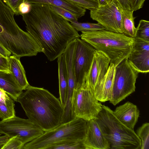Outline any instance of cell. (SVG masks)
Segmentation results:
<instances>
[{
	"label": "cell",
	"mask_w": 149,
	"mask_h": 149,
	"mask_svg": "<svg viewBox=\"0 0 149 149\" xmlns=\"http://www.w3.org/2000/svg\"><path fill=\"white\" fill-rule=\"evenodd\" d=\"M84 143L86 149H110L109 144L95 119L87 121Z\"/></svg>",
	"instance_id": "4fadbf2b"
},
{
	"label": "cell",
	"mask_w": 149,
	"mask_h": 149,
	"mask_svg": "<svg viewBox=\"0 0 149 149\" xmlns=\"http://www.w3.org/2000/svg\"><path fill=\"white\" fill-rule=\"evenodd\" d=\"M73 27L78 32L93 31L105 30V28L98 23L79 22L77 21L70 22Z\"/></svg>",
	"instance_id": "603a6c76"
},
{
	"label": "cell",
	"mask_w": 149,
	"mask_h": 149,
	"mask_svg": "<svg viewBox=\"0 0 149 149\" xmlns=\"http://www.w3.org/2000/svg\"><path fill=\"white\" fill-rule=\"evenodd\" d=\"M134 11L122 8L121 13V24L123 33L126 36L135 38L136 36V28L134 24L133 16Z\"/></svg>",
	"instance_id": "44dd1931"
},
{
	"label": "cell",
	"mask_w": 149,
	"mask_h": 149,
	"mask_svg": "<svg viewBox=\"0 0 149 149\" xmlns=\"http://www.w3.org/2000/svg\"><path fill=\"white\" fill-rule=\"evenodd\" d=\"M115 68L112 92L109 100L114 106L135 91L139 73L131 65L127 58L123 61Z\"/></svg>",
	"instance_id": "52a82bcc"
},
{
	"label": "cell",
	"mask_w": 149,
	"mask_h": 149,
	"mask_svg": "<svg viewBox=\"0 0 149 149\" xmlns=\"http://www.w3.org/2000/svg\"><path fill=\"white\" fill-rule=\"evenodd\" d=\"M110 61L109 58L104 53L95 50L85 79V83L93 91L106 74Z\"/></svg>",
	"instance_id": "8fae6325"
},
{
	"label": "cell",
	"mask_w": 149,
	"mask_h": 149,
	"mask_svg": "<svg viewBox=\"0 0 149 149\" xmlns=\"http://www.w3.org/2000/svg\"><path fill=\"white\" fill-rule=\"evenodd\" d=\"M0 71L10 73L9 67V57H6L0 54Z\"/></svg>",
	"instance_id": "f546056e"
},
{
	"label": "cell",
	"mask_w": 149,
	"mask_h": 149,
	"mask_svg": "<svg viewBox=\"0 0 149 149\" xmlns=\"http://www.w3.org/2000/svg\"><path fill=\"white\" fill-rule=\"evenodd\" d=\"M75 5L91 10L98 7L95 0H68Z\"/></svg>",
	"instance_id": "4316f807"
},
{
	"label": "cell",
	"mask_w": 149,
	"mask_h": 149,
	"mask_svg": "<svg viewBox=\"0 0 149 149\" xmlns=\"http://www.w3.org/2000/svg\"><path fill=\"white\" fill-rule=\"evenodd\" d=\"M122 8L125 9L131 10L128 0H117Z\"/></svg>",
	"instance_id": "d6a6232c"
},
{
	"label": "cell",
	"mask_w": 149,
	"mask_h": 149,
	"mask_svg": "<svg viewBox=\"0 0 149 149\" xmlns=\"http://www.w3.org/2000/svg\"><path fill=\"white\" fill-rule=\"evenodd\" d=\"M30 3H39L53 5L61 7L78 18L84 16L86 9L78 6L68 0H25Z\"/></svg>",
	"instance_id": "d6986e66"
},
{
	"label": "cell",
	"mask_w": 149,
	"mask_h": 149,
	"mask_svg": "<svg viewBox=\"0 0 149 149\" xmlns=\"http://www.w3.org/2000/svg\"><path fill=\"white\" fill-rule=\"evenodd\" d=\"M0 54L8 58L11 54L0 43Z\"/></svg>",
	"instance_id": "836d02e7"
},
{
	"label": "cell",
	"mask_w": 149,
	"mask_h": 149,
	"mask_svg": "<svg viewBox=\"0 0 149 149\" xmlns=\"http://www.w3.org/2000/svg\"><path fill=\"white\" fill-rule=\"evenodd\" d=\"M0 91H3L0 88Z\"/></svg>",
	"instance_id": "8d00e7d4"
},
{
	"label": "cell",
	"mask_w": 149,
	"mask_h": 149,
	"mask_svg": "<svg viewBox=\"0 0 149 149\" xmlns=\"http://www.w3.org/2000/svg\"><path fill=\"white\" fill-rule=\"evenodd\" d=\"M16 15H19V7L20 5L25 0H2Z\"/></svg>",
	"instance_id": "f1b7e54d"
},
{
	"label": "cell",
	"mask_w": 149,
	"mask_h": 149,
	"mask_svg": "<svg viewBox=\"0 0 149 149\" xmlns=\"http://www.w3.org/2000/svg\"><path fill=\"white\" fill-rule=\"evenodd\" d=\"M115 69L114 65L110 64L106 74L94 89L95 94L99 102H104L111 98Z\"/></svg>",
	"instance_id": "9a60e30c"
},
{
	"label": "cell",
	"mask_w": 149,
	"mask_h": 149,
	"mask_svg": "<svg viewBox=\"0 0 149 149\" xmlns=\"http://www.w3.org/2000/svg\"><path fill=\"white\" fill-rule=\"evenodd\" d=\"M0 88L17 102V99L23 91L10 73L0 71Z\"/></svg>",
	"instance_id": "ac0fdd59"
},
{
	"label": "cell",
	"mask_w": 149,
	"mask_h": 149,
	"mask_svg": "<svg viewBox=\"0 0 149 149\" xmlns=\"http://www.w3.org/2000/svg\"><path fill=\"white\" fill-rule=\"evenodd\" d=\"M96 49L89 44L78 38L76 39L73 63L75 88H78L85 82Z\"/></svg>",
	"instance_id": "9c48e42d"
},
{
	"label": "cell",
	"mask_w": 149,
	"mask_h": 149,
	"mask_svg": "<svg viewBox=\"0 0 149 149\" xmlns=\"http://www.w3.org/2000/svg\"><path fill=\"white\" fill-rule=\"evenodd\" d=\"M49 5L54 12L68 22L77 21L78 18L66 10L54 5Z\"/></svg>",
	"instance_id": "484cf974"
},
{
	"label": "cell",
	"mask_w": 149,
	"mask_h": 149,
	"mask_svg": "<svg viewBox=\"0 0 149 149\" xmlns=\"http://www.w3.org/2000/svg\"><path fill=\"white\" fill-rule=\"evenodd\" d=\"M113 113L116 117L129 128L134 130L140 114L137 106L128 101L117 107Z\"/></svg>",
	"instance_id": "5bb4252c"
},
{
	"label": "cell",
	"mask_w": 149,
	"mask_h": 149,
	"mask_svg": "<svg viewBox=\"0 0 149 149\" xmlns=\"http://www.w3.org/2000/svg\"><path fill=\"white\" fill-rule=\"evenodd\" d=\"M45 149H86L84 141L66 140L53 143Z\"/></svg>",
	"instance_id": "7402d4cb"
},
{
	"label": "cell",
	"mask_w": 149,
	"mask_h": 149,
	"mask_svg": "<svg viewBox=\"0 0 149 149\" xmlns=\"http://www.w3.org/2000/svg\"><path fill=\"white\" fill-rule=\"evenodd\" d=\"M109 143L110 149H141V141L134 130L121 122L108 106L102 109L95 118Z\"/></svg>",
	"instance_id": "277c9868"
},
{
	"label": "cell",
	"mask_w": 149,
	"mask_h": 149,
	"mask_svg": "<svg viewBox=\"0 0 149 149\" xmlns=\"http://www.w3.org/2000/svg\"><path fill=\"white\" fill-rule=\"evenodd\" d=\"M122 8L117 0L104 6L90 10L91 18L103 26L105 30L123 33L121 24Z\"/></svg>",
	"instance_id": "30bf717a"
},
{
	"label": "cell",
	"mask_w": 149,
	"mask_h": 149,
	"mask_svg": "<svg viewBox=\"0 0 149 149\" xmlns=\"http://www.w3.org/2000/svg\"><path fill=\"white\" fill-rule=\"evenodd\" d=\"M86 128V121L75 118L45 132L39 137L24 144L22 149H45L53 143L62 141H84Z\"/></svg>",
	"instance_id": "5b68a950"
},
{
	"label": "cell",
	"mask_w": 149,
	"mask_h": 149,
	"mask_svg": "<svg viewBox=\"0 0 149 149\" xmlns=\"http://www.w3.org/2000/svg\"><path fill=\"white\" fill-rule=\"evenodd\" d=\"M28 13L22 14L26 30L52 61L62 54L68 45L80 37L68 21L54 12L49 5L31 3Z\"/></svg>",
	"instance_id": "6da1fadb"
},
{
	"label": "cell",
	"mask_w": 149,
	"mask_h": 149,
	"mask_svg": "<svg viewBox=\"0 0 149 149\" xmlns=\"http://www.w3.org/2000/svg\"><path fill=\"white\" fill-rule=\"evenodd\" d=\"M141 141V149H149V123H146L139 127L136 133Z\"/></svg>",
	"instance_id": "cb8c5ba5"
},
{
	"label": "cell",
	"mask_w": 149,
	"mask_h": 149,
	"mask_svg": "<svg viewBox=\"0 0 149 149\" xmlns=\"http://www.w3.org/2000/svg\"><path fill=\"white\" fill-rule=\"evenodd\" d=\"M45 132L29 119L15 116L0 121V133L9 138L17 136L24 144L42 135Z\"/></svg>",
	"instance_id": "ba28073f"
},
{
	"label": "cell",
	"mask_w": 149,
	"mask_h": 149,
	"mask_svg": "<svg viewBox=\"0 0 149 149\" xmlns=\"http://www.w3.org/2000/svg\"><path fill=\"white\" fill-rule=\"evenodd\" d=\"M14 101L4 91H0V118L1 120L15 116Z\"/></svg>",
	"instance_id": "ffe728a7"
},
{
	"label": "cell",
	"mask_w": 149,
	"mask_h": 149,
	"mask_svg": "<svg viewBox=\"0 0 149 149\" xmlns=\"http://www.w3.org/2000/svg\"><path fill=\"white\" fill-rule=\"evenodd\" d=\"M134 42L128 60L139 73L149 71V42L134 38Z\"/></svg>",
	"instance_id": "7c38bea8"
},
{
	"label": "cell",
	"mask_w": 149,
	"mask_h": 149,
	"mask_svg": "<svg viewBox=\"0 0 149 149\" xmlns=\"http://www.w3.org/2000/svg\"><path fill=\"white\" fill-rule=\"evenodd\" d=\"M59 100L64 108L66 103L68 81L65 61L63 54L58 58Z\"/></svg>",
	"instance_id": "e0dca14e"
},
{
	"label": "cell",
	"mask_w": 149,
	"mask_h": 149,
	"mask_svg": "<svg viewBox=\"0 0 149 149\" xmlns=\"http://www.w3.org/2000/svg\"><path fill=\"white\" fill-rule=\"evenodd\" d=\"M136 28L135 38L149 42V22L141 19L140 20Z\"/></svg>",
	"instance_id": "d4e9b609"
},
{
	"label": "cell",
	"mask_w": 149,
	"mask_h": 149,
	"mask_svg": "<svg viewBox=\"0 0 149 149\" xmlns=\"http://www.w3.org/2000/svg\"><path fill=\"white\" fill-rule=\"evenodd\" d=\"M97 99L94 91L85 82L74 88L72 102L74 119L79 118L88 121L96 118L102 105Z\"/></svg>",
	"instance_id": "8992f818"
},
{
	"label": "cell",
	"mask_w": 149,
	"mask_h": 149,
	"mask_svg": "<svg viewBox=\"0 0 149 149\" xmlns=\"http://www.w3.org/2000/svg\"><path fill=\"white\" fill-rule=\"evenodd\" d=\"M81 32V39L105 54L115 67L127 58L134 42V38L105 30Z\"/></svg>",
	"instance_id": "3957f363"
},
{
	"label": "cell",
	"mask_w": 149,
	"mask_h": 149,
	"mask_svg": "<svg viewBox=\"0 0 149 149\" xmlns=\"http://www.w3.org/2000/svg\"><path fill=\"white\" fill-rule=\"evenodd\" d=\"M97 1L98 7L104 6L110 3L112 0H95Z\"/></svg>",
	"instance_id": "e575fe53"
},
{
	"label": "cell",
	"mask_w": 149,
	"mask_h": 149,
	"mask_svg": "<svg viewBox=\"0 0 149 149\" xmlns=\"http://www.w3.org/2000/svg\"><path fill=\"white\" fill-rule=\"evenodd\" d=\"M17 99L25 114L44 132L61 124L63 107L60 100L43 88L29 85Z\"/></svg>",
	"instance_id": "7a4b0ae2"
},
{
	"label": "cell",
	"mask_w": 149,
	"mask_h": 149,
	"mask_svg": "<svg viewBox=\"0 0 149 149\" xmlns=\"http://www.w3.org/2000/svg\"><path fill=\"white\" fill-rule=\"evenodd\" d=\"M31 9V4L26 1L21 3L18 8L19 14L21 15L29 12Z\"/></svg>",
	"instance_id": "1f68e13d"
},
{
	"label": "cell",
	"mask_w": 149,
	"mask_h": 149,
	"mask_svg": "<svg viewBox=\"0 0 149 149\" xmlns=\"http://www.w3.org/2000/svg\"><path fill=\"white\" fill-rule=\"evenodd\" d=\"M146 0H128L131 9L136 11L142 8Z\"/></svg>",
	"instance_id": "4dcf8cb0"
},
{
	"label": "cell",
	"mask_w": 149,
	"mask_h": 149,
	"mask_svg": "<svg viewBox=\"0 0 149 149\" xmlns=\"http://www.w3.org/2000/svg\"><path fill=\"white\" fill-rule=\"evenodd\" d=\"M9 137L7 136L4 135L0 136V149L9 139Z\"/></svg>",
	"instance_id": "d590c367"
},
{
	"label": "cell",
	"mask_w": 149,
	"mask_h": 149,
	"mask_svg": "<svg viewBox=\"0 0 149 149\" xmlns=\"http://www.w3.org/2000/svg\"><path fill=\"white\" fill-rule=\"evenodd\" d=\"M10 72L16 83L22 90H25L30 85L28 83L24 68L20 58L14 55L9 57Z\"/></svg>",
	"instance_id": "2e32d148"
},
{
	"label": "cell",
	"mask_w": 149,
	"mask_h": 149,
	"mask_svg": "<svg viewBox=\"0 0 149 149\" xmlns=\"http://www.w3.org/2000/svg\"><path fill=\"white\" fill-rule=\"evenodd\" d=\"M24 144L17 136L9 138L1 149H22Z\"/></svg>",
	"instance_id": "83f0119b"
}]
</instances>
